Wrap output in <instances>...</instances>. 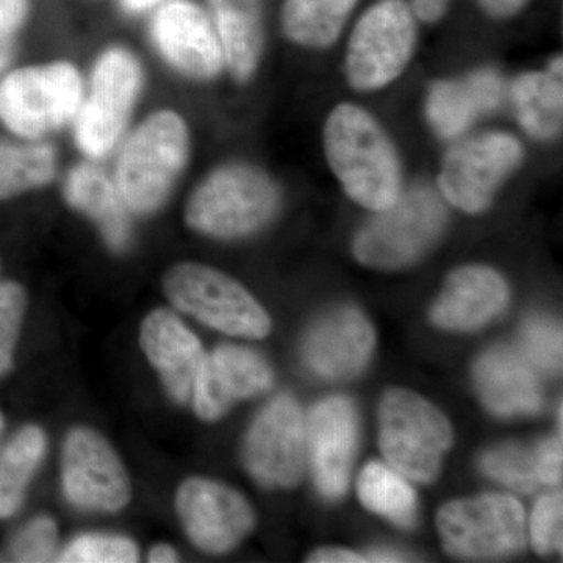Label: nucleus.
Returning a JSON list of instances; mask_svg holds the SVG:
<instances>
[{"label": "nucleus", "instance_id": "obj_30", "mask_svg": "<svg viewBox=\"0 0 563 563\" xmlns=\"http://www.w3.org/2000/svg\"><path fill=\"white\" fill-rule=\"evenodd\" d=\"M481 466L487 476L512 490L528 493L536 490L539 484L536 457L515 444H504L488 451L481 459Z\"/></svg>", "mask_w": 563, "mask_h": 563}, {"label": "nucleus", "instance_id": "obj_27", "mask_svg": "<svg viewBox=\"0 0 563 563\" xmlns=\"http://www.w3.org/2000/svg\"><path fill=\"white\" fill-rule=\"evenodd\" d=\"M358 498L366 509L387 518L399 528L417 525L418 501L412 485L390 465L372 462L358 477Z\"/></svg>", "mask_w": 563, "mask_h": 563}, {"label": "nucleus", "instance_id": "obj_21", "mask_svg": "<svg viewBox=\"0 0 563 563\" xmlns=\"http://www.w3.org/2000/svg\"><path fill=\"white\" fill-rule=\"evenodd\" d=\"M507 302L509 288L498 273L487 266H465L451 274L431 318L448 331H473L498 317Z\"/></svg>", "mask_w": 563, "mask_h": 563}, {"label": "nucleus", "instance_id": "obj_11", "mask_svg": "<svg viewBox=\"0 0 563 563\" xmlns=\"http://www.w3.org/2000/svg\"><path fill=\"white\" fill-rule=\"evenodd\" d=\"M437 525L444 548L461 558H498L525 544V509L512 496L485 495L446 504Z\"/></svg>", "mask_w": 563, "mask_h": 563}, {"label": "nucleus", "instance_id": "obj_24", "mask_svg": "<svg viewBox=\"0 0 563 563\" xmlns=\"http://www.w3.org/2000/svg\"><path fill=\"white\" fill-rule=\"evenodd\" d=\"M501 98L503 81L492 69L477 70L461 81H440L429 92V121L437 133L453 139L474 120L495 110Z\"/></svg>", "mask_w": 563, "mask_h": 563}, {"label": "nucleus", "instance_id": "obj_41", "mask_svg": "<svg viewBox=\"0 0 563 563\" xmlns=\"http://www.w3.org/2000/svg\"><path fill=\"white\" fill-rule=\"evenodd\" d=\"M528 0H481L485 10L493 16H512L523 9Z\"/></svg>", "mask_w": 563, "mask_h": 563}, {"label": "nucleus", "instance_id": "obj_25", "mask_svg": "<svg viewBox=\"0 0 563 563\" xmlns=\"http://www.w3.org/2000/svg\"><path fill=\"white\" fill-rule=\"evenodd\" d=\"M60 176V151L52 140H0V201L44 190Z\"/></svg>", "mask_w": 563, "mask_h": 563}, {"label": "nucleus", "instance_id": "obj_12", "mask_svg": "<svg viewBox=\"0 0 563 563\" xmlns=\"http://www.w3.org/2000/svg\"><path fill=\"white\" fill-rule=\"evenodd\" d=\"M63 490L81 509L117 512L131 501V483L111 444L92 429L76 428L63 446Z\"/></svg>", "mask_w": 563, "mask_h": 563}, {"label": "nucleus", "instance_id": "obj_37", "mask_svg": "<svg viewBox=\"0 0 563 563\" xmlns=\"http://www.w3.org/2000/svg\"><path fill=\"white\" fill-rule=\"evenodd\" d=\"M562 435L553 437V439L544 442L539 448L536 457V470L539 483L548 485H558L562 481Z\"/></svg>", "mask_w": 563, "mask_h": 563}, {"label": "nucleus", "instance_id": "obj_9", "mask_svg": "<svg viewBox=\"0 0 563 563\" xmlns=\"http://www.w3.org/2000/svg\"><path fill=\"white\" fill-rule=\"evenodd\" d=\"M147 43L174 76L209 84L225 70L220 40L207 9L195 0H172L147 14Z\"/></svg>", "mask_w": 563, "mask_h": 563}, {"label": "nucleus", "instance_id": "obj_5", "mask_svg": "<svg viewBox=\"0 0 563 563\" xmlns=\"http://www.w3.org/2000/svg\"><path fill=\"white\" fill-rule=\"evenodd\" d=\"M279 206V187L272 176L250 163H225L192 188L184 220L192 232L210 239H242L265 228Z\"/></svg>", "mask_w": 563, "mask_h": 563}, {"label": "nucleus", "instance_id": "obj_15", "mask_svg": "<svg viewBox=\"0 0 563 563\" xmlns=\"http://www.w3.org/2000/svg\"><path fill=\"white\" fill-rule=\"evenodd\" d=\"M176 506L191 542L206 553H228L254 528L250 503L214 481H185L177 492Z\"/></svg>", "mask_w": 563, "mask_h": 563}, {"label": "nucleus", "instance_id": "obj_14", "mask_svg": "<svg viewBox=\"0 0 563 563\" xmlns=\"http://www.w3.org/2000/svg\"><path fill=\"white\" fill-rule=\"evenodd\" d=\"M306 422L299 404L288 395L273 399L247 433L244 462L265 487H292L306 463Z\"/></svg>", "mask_w": 563, "mask_h": 563}, {"label": "nucleus", "instance_id": "obj_40", "mask_svg": "<svg viewBox=\"0 0 563 563\" xmlns=\"http://www.w3.org/2000/svg\"><path fill=\"white\" fill-rule=\"evenodd\" d=\"M448 0H413L417 16L424 22H435L443 16Z\"/></svg>", "mask_w": 563, "mask_h": 563}, {"label": "nucleus", "instance_id": "obj_42", "mask_svg": "<svg viewBox=\"0 0 563 563\" xmlns=\"http://www.w3.org/2000/svg\"><path fill=\"white\" fill-rule=\"evenodd\" d=\"M147 561L155 563L177 562L179 561V554L169 544H157V547L152 548Z\"/></svg>", "mask_w": 563, "mask_h": 563}, {"label": "nucleus", "instance_id": "obj_39", "mask_svg": "<svg viewBox=\"0 0 563 563\" xmlns=\"http://www.w3.org/2000/svg\"><path fill=\"white\" fill-rule=\"evenodd\" d=\"M172 0H117L118 9L129 18L147 16L152 11Z\"/></svg>", "mask_w": 563, "mask_h": 563}, {"label": "nucleus", "instance_id": "obj_29", "mask_svg": "<svg viewBox=\"0 0 563 563\" xmlns=\"http://www.w3.org/2000/svg\"><path fill=\"white\" fill-rule=\"evenodd\" d=\"M357 0H285L282 27L292 43L324 47L339 38Z\"/></svg>", "mask_w": 563, "mask_h": 563}, {"label": "nucleus", "instance_id": "obj_34", "mask_svg": "<svg viewBox=\"0 0 563 563\" xmlns=\"http://www.w3.org/2000/svg\"><path fill=\"white\" fill-rule=\"evenodd\" d=\"M57 547V525L49 517H38L25 525L11 543L16 562H49Z\"/></svg>", "mask_w": 563, "mask_h": 563}, {"label": "nucleus", "instance_id": "obj_26", "mask_svg": "<svg viewBox=\"0 0 563 563\" xmlns=\"http://www.w3.org/2000/svg\"><path fill=\"white\" fill-rule=\"evenodd\" d=\"M562 62L550 73L526 74L514 84L512 99L526 131L537 139H553L562 129Z\"/></svg>", "mask_w": 563, "mask_h": 563}, {"label": "nucleus", "instance_id": "obj_3", "mask_svg": "<svg viewBox=\"0 0 563 563\" xmlns=\"http://www.w3.org/2000/svg\"><path fill=\"white\" fill-rule=\"evenodd\" d=\"M324 146L333 174L366 209H388L401 195V165L383 129L358 107L343 103L329 117Z\"/></svg>", "mask_w": 563, "mask_h": 563}, {"label": "nucleus", "instance_id": "obj_17", "mask_svg": "<svg viewBox=\"0 0 563 563\" xmlns=\"http://www.w3.org/2000/svg\"><path fill=\"white\" fill-rule=\"evenodd\" d=\"M314 483L322 496L336 499L346 492L357 446V417L350 399L328 398L313 407L306 426Z\"/></svg>", "mask_w": 563, "mask_h": 563}, {"label": "nucleus", "instance_id": "obj_8", "mask_svg": "<svg viewBox=\"0 0 563 563\" xmlns=\"http://www.w3.org/2000/svg\"><path fill=\"white\" fill-rule=\"evenodd\" d=\"M444 220L446 211L439 195L431 188L415 187L362 229L355 255L372 268H401L429 250Z\"/></svg>", "mask_w": 563, "mask_h": 563}, {"label": "nucleus", "instance_id": "obj_32", "mask_svg": "<svg viewBox=\"0 0 563 563\" xmlns=\"http://www.w3.org/2000/svg\"><path fill=\"white\" fill-rule=\"evenodd\" d=\"M521 343L529 362L548 373L562 368V331L554 321L531 318L521 331Z\"/></svg>", "mask_w": 563, "mask_h": 563}, {"label": "nucleus", "instance_id": "obj_1", "mask_svg": "<svg viewBox=\"0 0 563 563\" xmlns=\"http://www.w3.org/2000/svg\"><path fill=\"white\" fill-rule=\"evenodd\" d=\"M192 155L191 128L174 107L133 122L111 155L110 174L133 218L157 213L173 198Z\"/></svg>", "mask_w": 563, "mask_h": 563}, {"label": "nucleus", "instance_id": "obj_31", "mask_svg": "<svg viewBox=\"0 0 563 563\" xmlns=\"http://www.w3.org/2000/svg\"><path fill=\"white\" fill-rule=\"evenodd\" d=\"M139 548L128 537L87 533L77 537L58 558L74 563H128L139 561Z\"/></svg>", "mask_w": 563, "mask_h": 563}, {"label": "nucleus", "instance_id": "obj_2", "mask_svg": "<svg viewBox=\"0 0 563 563\" xmlns=\"http://www.w3.org/2000/svg\"><path fill=\"white\" fill-rule=\"evenodd\" d=\"M147 85L139 52L124 43L106 44L85 73L84 99L70 124V140L85 161H110L135 122Z\"/></svg>", "mask_w": 563, "mask_h": 563}, {"label": "nucleus", "instance_id": "obj_28", "mask_svg": "<svg viewBox=\"0 0 563 563\" xmlns=\"http://www.w3.org/2000/svg\"><path fill=\"white\" fill-rule=\"evenodd\" d=\"M46 435L38 426H25L0 453V518H9L20 510L25 490L44 453Z\"/></svg>", "mask_w": 563, "mask_h": 563}, {"label": "nucleus", "instance_id": "obj_22", "mask_svg": "<svg viewBox=\"0 0 563 563\" xmlns=\"http://www.w3.org/2000/svg\"><path fill=\"white\" fill-rule=\"evenodd\" d=\"M477 390L488 410L499 417L532 415L542 409V388L531 366L512 350L485 352L474 368Z\"/></svg>", "mask_w": 563, "mask_h": 563}, {"label": "nucleus", "instance_id": "obj_20", "mask_svg": "<svg viewBox=\"0 0 563 563\" xmlns=\"http://www.w3.org/2000/svg\"><path fill=\"white\" fill-rule=\"evenodd\" d=\"M374 347V331L365 314L336 310L310 331L303 344L309 368L324 379H347L365 368Z\"/></svg>", "mask_w": 563, "mask_h": 563}, {"label": "nucleus", "instance_id": "obj_10", "mask_svg": "<svg viewBox=\"0 0 563 563\" xmlns=\"http://www.w3.org/2000/svg\"><path fill=\"white\" fill-rule=\"evenodd\" d=\"M417 43L412 10L404 0H380L355 25L347 47L352 87L376 90L406 69Z\"/></svg>", "mask_w": 563, "mask_h": 563}, {"label": "nucleus", "instance_id": "obj_23", "mask_svg": "<svg viewBox=\"0 0 563 563\" xmlns=\"http://www.w3.org/2000/svg\"><path fill=\"white\" fill-rule=\"evenodd\" d=\"M225 70L239 84L251 80L265 47L262 7L258 0H207Z\"/></svg>", "mask_w": 563, "mask_h": 563}, {"label": "nucleus", "instance_id": "obj_38", "mask_svg": "<svg viewBox=\"0 0 563 563\" xmlns=\"http://www.w3.org/2000/svg\"><path fill=\"white\" fill-rule=\"evenodd\" d=\"M309 562L318 563H361L369 562L368 554L352 553L347 550H321L310 555Z\"/></svg>", "mask_w": 563, "mask_h": 563}, {"label": "nucleus", "instance_id": "obj_19", "mask_svg": "<svg viewBox=\"0 0 563 563\" xmlns=\"http://www.w3.org/2000/svg\"><path fill=\"white\" fill-rule=\"evenodd\" d=\"M140 342L172 398L177 402L190 401L196 376L206 357L198 336L176 314L157 309L144 318Z\"/></svg>", "mask_w": 563, "mask_h": 563}, {"label": "nucleus", "instance_id": "obj_33", "mask_svg": "<svg viewBox=\"0 0 563 563\" xmlns=\"http://www.w3.org/2000/svg\"><path fill=\"white\" fill-rule=\"evenodd\" d=\"M25 312V291L14 282H0V376L11 368L14 344Z\"/></svg>", "mask_w": 563, "mask_h": 563}, {"label": "nucleus", "instance_id": "obj_18", "mask_svg": "<svg viewBox=\"0 0 563 563\" xmlns=\"http://www.w3.org/2000/svg\"><path fill=\"white\" fill-rule=\"evenodd\" d=\"M62 196L69 209L98 228L110 251L124 252L131 246L133 214L102 163L85 158L74 163L62 179Z\"/></svg>", "mask_w": 563, "mask_h": 563}, {"label": "nucleus", "instance_id": "obj_6", "mask_svg": "<svg viewBox=\"0 0 563 563\" xmlns=\"http://www.w3.org/2000/svg\"><path fill=\"white\" fill-rule=\"evenodd\" d=\"M163 291L177 310L228 335L258 340L272 329L268 314L242 284L202 263L173 265L163 276Z\"/></svg>", "mask_w": 563, "mask_h": 563}, {"label": "nucleus", "instance_id": "obj_36", "mask_svg": "<svg viewBox=\"0 0 563 563\" xmlns=\"http://www.w3.org/2000/svg\"><path fill=\"white\" fill-rule=\"evenodd\" d=\"M31 14L32 0H0V76L13 63L21 33Z\"/></svg>", "mask_w": 563, "mask_h": 563}, {"label": "nucleus", "instance_id": "obj_4", "mask_svg": "<svg viewBox=\"0 0 563 563\" xmlns=\"http://www.w3.org/2000/svg\"><path fill=\"white\" fill-rule=\"evenodd\" d=\"M85 70L69 58L18 66L0 76V125L14 139L69 131L84 99Z\"/></svg>", "mask_w": 563, "mask_h": 563}, {"label": "nucleus", "instance_id": "obj_13", "mask_svg": "<svg viewBox=\"0 0 563 563\" xmlns=\"http://www.w3.org/2000/svg\"><path fill=\"white\" fill-rule=\"evenodd\" d=\"M521 146L506 133H485L455 144L444 157L439 185L444 198L468 213L483 211L517 168Z\"/></svg>", "mask_w": 563, "mask_h": 563}, {"label": "nucleus", "instance_id": "obj_16", "mask_svg": "<svg viewBox=\"0 0 563 563\" xmlns=\"http://www.w3.org/2000/svg\"><path fill=\"white\" fill-rule=\"evenodd\" d=\"M273 372L257 352L221 346L203 357L192 387V404L202 420L213 421L240 399L269 390Z\"/></svg>", "mask_w": 563, "mask_h": 563}, {"label": "nucleus", "instance_id": "obj_7", "mask_svg": "<svg viewBox=\"0 0 563 563\" xmlns=\"http://www.w3.org/2000/svg\"><path fill=\"white\" fill-rule=\"evenodd\" d=\"M380 450L388 465L415 483H431L453 443V429L439 409L407 390H391L379 409Z\"/></svg>", "mask_w": 563, "mask_h": 563}, {"label": "nucleus", "instance_id": "obj_35", "mask_svg": "<svg viewBox=\"0 0 563 563\" xmlns=\"http://www.w3.org/2000/svg\"><path fill=\"white\" fill-rule=\"evenodd\" d=\"M563 504L561 493L543 496L532 512L531 539L539 554L562 550Z\"/></svg>", "mask_w": 563, "mask_h": 563}, {"label": "nucleus", "instance_id": "obj_43", "mask_svg": "<svg viewBox=\"0 0 563 563\" xmlns=\"http://www.w3.org/2000/svg\"><path fill=\"white\" fill-rule=\"evenodd\" d=\"M2 424H3L2 415H0V429H2Z\"/></svg>", "mask_w": 563, "mask_h": 563}]
</instances>
